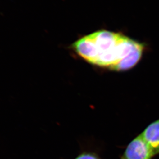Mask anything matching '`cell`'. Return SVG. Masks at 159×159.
Segmentation results:
<instances>
[{"label": "cell", "instance_id": "cell-1", "mask_svg": "<svg viewBox=\"0 0 159 159\" xmlns=\"http://www.w3.org/2000/svg\"><path fill=\"white\" fill-rule=\"evenodd\" d=\"M147 44L120 33L100 30L75 41L74 50L91 64L116 71L128 70L142 58Z\"/></svg>", "mask_w": 159, "mask_h": 159}, {"label": "cell", "instance_id": "cell-2", "mask_svg": "<svg viewBox=\"0 0 159 159\" xmlns=\"http://www.w3.org/2000/svg\"><path fill=\"white\" fill-rule=\"evenodd\" d=\"M155 156L141 134L129 144L121 159H152Z\"/></svg>", "mask_w": 159, "mask_h": 159}, {"label": "cell", "instance_id": "cell-3", "mask_svg": "<svg viewBox=\"0 0 159 159\" xmlns=\"http://www.w3.org/2000/svg\"><path fill=\"white\" fill-rule=\"evenodd\" d=\"M141 135L155 156L159 154V119L150 124Z\"/></svg>", "mask_w": 159, "mask_h": 159}, {"label": "cell", "instance_id": "cell-4", "mask_svg": "<svg viewBox=\"0 0 159 159\" xmlns=\"http://www.w3.org/2000/svg\"><path fill=\"white\" fill-rule=\"evenodd\" d=\"M75 159H100L96 155L93 153H84L80 155Z\"/></svg>", "mask_w": 159, "mask_h": 159}]
</instances>
